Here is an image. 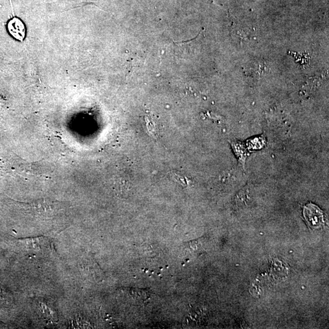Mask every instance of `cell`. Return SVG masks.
I'll list each match as a JSON object with an SVG mask.
<instances>
[{
    "label": "cell",
    "mask_w": 329,
    "mask_h": 329,
    "mask_svg": "<svg viewBox=\"0 0 329 329\" xmlns=\"http://www.w3.org/2000/svg\"><path fill=\"white\" fill-rule=\"evenodd\" d=\"M303 216L312 229L320 228L324 224V215L314 204H309L303 207Z\"/></svg>",
    "instance_id": "1"
},
{
    "label": "cell",
    "mask_w": 329,
    "mask_h": 329,
    "mask_svg": "<svg viewBox=\"0 0 329 329\" xmlns=\"http://www.w3.org/2000/svg\"><path fill=\"white\" fill-rule=\"evenodd\" d=\"M9 34L15 39L23 42L26 37V28L24 22L20 18L14 17L8 24Z\"/></svg>",
    "instance_id": "2"
},
{
    "label": "cell",
    "mask_w": 329,
    "mask_h": 329,
    "mask_svg": "<svg viewBox=\"0 0 329 329\" xmlns=\"http://www.w3.org/2000/svg\"><path fill=\"white\" fill-rule=\"evenodd\" d=\"M127 292L129 297L134 300L135 303L139 304L145 303L147 300L150 298L151 294L148 290L135 289V288H129L127 289Z\"/></svg>",
    "instance_id": "3"
}]
</instances>
